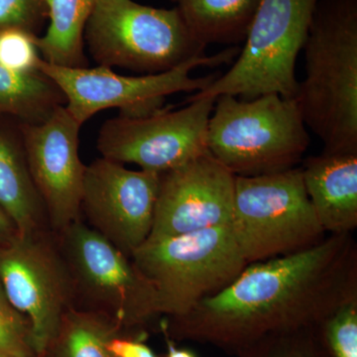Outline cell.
<instances>
[{"label": "cell", "mask_w": 357, "mask_h": 357, "mask_svg": "<svg viewBox=\"0 0 357 357\" xmlns=\"http://www.w3.org/2000/svg\"><path fill=\"white\" fill-rule=\"evenodd\" d=\"M357 298L352 234H328L305 250L250 263L227 287L178 318L161 319L172 340H192L238 354L268 335L323 325Z\"/></svg>", "instance_id": "6da1fadb"}, {"label": "cell", "mask_w": 357, "mask_h": 357, "mask_svg": "<svg viewBox=\"0 0 357 357\" xmlns=\"http://www.w3.org/2000/svg\"><path fill=\"white\" fill-rule=\"evenodd\" d=\"M295 100L326 154H357V0H319Z\"/></svg>", "instance_id": "7a4b0ae2"}, {"label": "cell", "mask_w": 357, "mask_h": 357, "mask_svg": "<svg viewBox=\"0 0 357 357\" xmlns=\"http://www.w3.org/2000/svg\"><path fill=\"white\" fill-rule=\"evenodd\" d=\"M295 98L268 93L252 100L215 98L208 121V153L236 176L253 177L295 168L310 145Z\"/></svg>", "instance_id": "3957f363"}, {"label": "cell", "mask_w": 357, "mask_h": 357, "mask_svg": "<svg viewBox=\"0 0 357 357\" xmlns=\"http://www.w3.org/2000/svg\"><path fill=\"white\" fill-rule=\"evenodd\" d=\"M151 290L160 318H178L243 272L230 225L145 241L130 257Z\"/></svg>", "instance_id": "277c9868"}, {"label": "cell", "mask_w": 357, "mask_h": 357, "mask_svg": "<svg viewBox=\"0 0 357 357\" xmlns=\"http://www.w3.org/2000/svg\"><path fill=\"white\" fill-rule=\"evenodd\" d=\"M84 39L98 66L146 75L167 72L204 55L206 48L175 7L156 8L133 0H96Z\"/></svg>", "instance_id": "5b68a950"}, {"label": "cell", "mask_w": 357, "mask_h": 357, "mask_svg": "<svg viewBox=\"0 0 357 357\" xmlns=\"http://www.w3.org/2000/svg\"><path fill=\"white\" fill-rule=\"evenodd\" d=\"M55 234L69 270L75 307L109 319L126 335L146 338L147 328L161 318L130 258L83 220Z\"/></svg>", "instance_id": "8992f818"}, {"label": "cell", "mask_w": 357, "mask_h": 357, "mask_svg": "<svg viewBox=\"0 0 357 357\" xmlns=\"http://www.w3.org/2000/svg\"><path fill=\"white\" fill-rule=\"evenodd\" d=\"M230 227L248 264L299 252L328 236L307 197L301 167L236 176Z\"/></svg>", "instance_id": "52a82bcc"}, {"label": "cell", "mask_w": 357, "mask_h": 357, "mask_svg": "<svg viewBox=\"0 0 357 357\" xmlns=\"http://www.w3.org/2000/svg\"><path fill=\"white\" fill-rule=\"evenodd\" d=\"M319 0H260L234 65L192 98L268 93L295 98L296 63Z\"/></svg>", "instance_id": "ba28073f"}, {"label": "cell", "mask_w": 357, "mask_h": 357, "mask_svg": "<svg viewBox=\"0 0 357 357\" xmlns=\"http://www.w3.org/2000/svg\"><path fill=\"white\" fill-rule=\"evenodd\" d=\"M241 48L230 47L213 56L189 59L158 74L139 77L122 76L112 69L61 67L40 60L38 70L48 77L64 95L65 107L75 121L83 126L98 112L119 109L121 116L144 117L164 109L169 96L177 93H199L218 76L192 77V70L199 67H218L234 62Z\"/></svg>", "instance_id": "9c48e42d"}, {"label": "cell", "mask_w": 357, "mask_h": 357, "mask_svg": "<svg viewBox=\"0 0 357 357\" xmlns=\"http://www.w3.org/2000/svg\"><path fill=\"white\" fill-rule=\"evenodd\" d=\"M0 283L31 323L37 356H43L63 317L75 307L72 280L55 232H17L1 244Z\"/></svg>", "instance_id": "30bf717a"}, {"label": "cell", "mask_w": 357, "mask_h": 357, "mask_svg": "<svg viewBox=\"0 0 357 357\" xmlns=\"http://www.w3.org/2000/svg\"><path fill=\"white\" fill-rule=\"evenodd\" d=\"M187 107L163 109L144 117H119L102 124L98 137L102 157L161 174L208 151L206 134L215 98H192Z\"/></svg>", "instance_id": "8fae6325"}, {"label": "cell", "mask_w": 357, "mask_h": 357, "mask_svg": "<svg viewBox=\"0 0 357 357\" xmlns=\"http://www.w3.org/2000/svg\"><path fill=\"white\" fill-rule=\"evenodd\" d=\"M159 183V174L96 159L84 171L81 215L130 258L151 232Z\"/></svg>", "instance_id": "7c38bea8"}, {"label": "cell", "mask_w": 357, "mask_h": 357, "mask_svg": "<svg viewBox=\"0 0 357 357\" xmlns=\"http://www.w3.org/2000/svg\"><path fill=\"white\" fill-rule=\"evenodd\" d=\"M79 126L65 105L40 123H20L30 174L53 232L82 220L86 165L79 159Z\"/></svg>", "instance_id": "4fadbf2b"}, {"label": "cell", "mask_w": 357, "mask_h": 357, "mask_svg": "<svg viewBox=\"0 0 357 357\" xmlns=\"http://www.w3.org/2000/svg\"><path fill=\"white\" fill-rule=\"evenodd\" d=\"M234 188L236 175L208 152L161 174L146 241L230 225Z\"/></svg>", "instance_id": "5bb4252c"}, {"label": "cell", "mask_w": 357, "mask_h": 357, "mask_svg": "<svg viewBox=\"0 0 357 357\" xmlns=\"http://www.w3.org/2000/svg\"><path fill=\"white\" fill-rule=\"evenodd\" d=\"M301 169L326 234H352L357 227V154L323 153L305 160Z\"/></svg>", "instance_id": "9a60e30c"}, {"label": "cell", "mask_w": 357, "mask_h": 357, "mask_svg": "<svg viewBox=\"0 0 357 357\" xmlns=\"http://www.w3.org/2000/svg\"><path fill=\"white\" fill-rule=\"evenodd\" d=\"M0 208L20 234L50 229L43 202L33 182L21 133L0 128Z\"/></svg>", "instance_id": "2e32d148"}, {"label": "cell", "mask_w": 357, "mask_h": 357, "mask_svg": "<svg viewBox=\"0 0 357 357\" xmlns=\"http://www.w3.org/2000/svg\"><path fill=\"white\" fill-rule=\"evenodd\" d=\"M204 46L244 41L260 0H170Z\"/></svg>", "instance_id": "e0dca14e"}, {"label": "cell", "mask_w": 357, "mask_h": 357, "mask_svg": "<svg viewBox=\"0 0 357 357\" xmlns=\"http://www.w3.org/2000/svg\"><path fill=\"white\" fill-rule=\"evenodd\" d=\"M49 26L36 38L42 60L68 68H88L84 29L96 0H46Z\"/></svg>", "instance_id": "ac0fdd59"}, {"label": "cell", "mask_w": 357, "mask_h": 357, "mask_svg": "<svg viewBox=\"0 0 357 357\" xmlns=\"http://www.w3.org/2000/svg\"><path fill=\"white\" fill-rule=\"evenodd\" d=\"M65 103L60 89L40 70L21 74L0 66V115L40 123Z\"/></svg>", "instance_id": "d6986e66"}, {"label": "cell", "mask_w": 357, "mask_h": 357, "mask_svg": "<svg viewBox=\"0 0 357 357\" xmlns=\"http://www.w3.org/2000/svg\"><path fill=\"white\" fill-rule=\"evenodd\" d=\"M121 335L126 333L114 321L74 307L63 317L42 357H114L109 342Z\"/></svg>", "instance_id": "ffe728a7"}, {"label": "cell", "mask_w": 357, "mask_h": 357, "mask_svg": "<svg viewBox=\"0 0 357 357\" xmlns=\"http://www.w3.org/2000/svg\"><path fill=\"white\" fill-rule=\"evenodd\" d=\"M321 326L268 335L236 354V357H330Z\"/></svg>", "instance_id": "44dd1931"}, {"label": "cell", "mask_w": 357, "mask_h": 357, "mask_svg": "<svg viewBox=\"0 0 357 357\" xmlns=\"http://www.w3.org/2000/svg\"><path fill=\"white\" fill-rule=\"evenodd\" d=\"M0 357H39L31 323L13 306L0 283Z\"/></svg>", "instance_id": "7402d4cb"}, {"label": "cell", "mask_w": 357, "mask_h": 357, "mask_svg": "<svg viewBox=\"0 0 357 357\" xmlns=\"http://www.w3.org/2000/svg\"><path fill=\"white\" fill-rule=\"evenodd\" d=\"M321 332L330 357H357V298L333 312Z\"/></svg>", "instance_id": "603a6c76"}, {"label": "cell", "mask_w": 357, "mask_h": 357, "mask_svg": "<svg viewBox=\"0 0 357 357\" xmlns=\"http://www.w3.org/2000/svg\"><path fill=\"white\" fill-rule=\"evenodd\" d=\"M37 37L20 29L0 32V66L21 74L39 70L42 58L36 44Z\"/></svg>", "instance_id": "cb8c5ba5"}, {"label": "cell", "mask_w": 357, "mask_h": 357, "mask_svg": "<svg viewBox=\"0 0 357 357\" xmlns=\"http://www.w3.org/2000/svg\"><path fill=\"white\" fill-rule=\"evenodd\" d=\"M47 20L46 0H0V32L20 29L40 36Z\"/></svg>", "instance_id": "d4e9b609"}, {"label": "cell", "mask_w": 357, "mask_h": 357, "mask_svg": "<svg viewBox=\"0 0 357 357\" xmlns=\"http://www.w3.org/2000/svg\"><path fill=\"white\" fill-rule=\"evenodd\" d=\"M144 337L121 335L112 337L109 349L114 357H159L146 344Z\"/></svg>", "instance_id": "484cf974"}, {"label": "cell", "mask_w": 357, "mask_h": 357, "mask_svg": "<svg viewBox=\"0 0 357 357\" xmlns=\"http://www.w3.org/2000/svg\"><path fill=\"white\" fill-rule=\"evenodd\" d=\"M17 232L11 218L0 208V245L10 241Z\"/></svg>", "instance_id": "4316f807"}, {"label": "cell", "mask_w": 357, "mask_h": 357, "mask_svg": "<svg viewBox=\"0 0 357 357\" xmlns=\"http://www.w3.org/2000/svg\"><path fill=\"white\" fill-rule=\"evenodd\" d=\"M167 354L165 357H199L195 352L187 349L176 347L171 338L167 337Z\"/></svg>", "instance_id": "83f0119b"}]
</instances>
